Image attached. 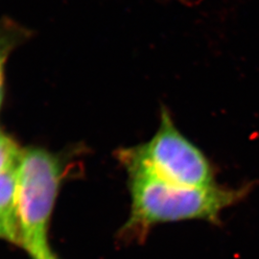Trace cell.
Listing matches in <instances>:
<instances>
[{"instance_id":"1","label":"cell","mask_w":259,"mask_h":259,"mask_svg":"<svg viewBox=\"0 0 259 259\" xmlns=\"http://www.w3.org/2000/svg\"><path fill=\"white\" fill-rule=\"evenodd\" d=\"M129 177L131 213L120 233L127 242L145 241L159 224L198 220L218 225L223 211L241 202L250 188L185 187L142 173Z\"/></svg>"},{"instance_id":"2","label":"cell","mask_w":259,"mask_h":259,"mask_svg":"<svg viewBox=\"0 0 259 259\" xmlns=\"http://www.w3.org/2000/svg\"><path fill=\"white\" fill-rule=\"evenodd\" d=\"M128 173H142L185 187L216 185L215 168L204 152L178 129L170 111H160V123L147 142L118 154Z\"/></svg>"},{"instance_id":"3","label":"cell","mask_w":259,"mask_h":259,"mask_svg":"<svg viewBox=\"0 0 259 259\" xmlns=\"http://www.w3.org/2000/svg\"><path fill=\"white\" fill-rule=\"evenodd\" d=\"M60 159L41 148L23 150L18 167L19 246L31 258L51 251L48 229L62 180Z\"/></svg>"},{"instance_id":"4","label":"cell","mask_w":259,"mask_h":259,"mask_svg":"<svg viewBox=\"0 0 259 259\" xmlns=\"http://www.w3.org/2000/svg\"><path fill=\"white\" fill-rule=\"evenodd\" d=\"M18 168L0 173V226L7 241L19 246Z\"/></svg>"},{"instance_id":"5","label":"cell","mask_w":259,"mask_h":259,"mask_svg":"<svg viewBox=\"0 0 259 259\" xmlns=\"http://www.w3.org/2000/svg\"><path fill=\"white\" fill-rule=\"evenodd\" d=\"M31 37V32L14 19H0V110L4 98L5 66L11 53Z\"/></svg>"},{"instance_id":"6","label":"cell","mask_w":259,"mask_h":259,"mask_svg":"<svg viewBox=\"0 0 259 259\" xmlns=\"http://www.w3.org/2000/svg\"><path fill=\"white\" fill-rule=\"evenodd\" d=\"M22 152L15 140L0 132V173L17 169Z\"/></svg>"},{"instance_id":"7","label":"cell","mask_w":259,"mask_h":259,"mask_svg":"<svg viewBox=\"0 0 259 259\" xmlns=\"http://www.w3.org/2000/svg\"><path fill=\"white\" fill-rule=\"evenodd\" d=\"M31 259H59L57 256H56L55 254H54V252L51 250L50 252H48L47 254H45V255H41V256H37V257H34V258Z\"/></svg>"},{"instance_id":"8","label":"cell","mask_w":259,"mask_h":259,"mask_svg":"<svg viewBox=\"0 0 259 259\" xmlns=\"http://www.w3.org/2000/svg\"><path fill=\"white\" fill-rule=\"evenodd\" d=\"M0 239H3V240L7 241L6 233L4 232V230L1 228V226H0Z\"/></svg>"},{"instance_id":"9","label":"cell","mask_w":259,"mask_h":259,"mask_svg":"<svg viewBox=\"0 0 259 259\" xmlns=\"http://www.w3.org/2000/svg\"><path fill=\"white\" fill-rule=\"evenodd\" d=\"M182 1H184V2H186V3H189V2H192L193 0H182Z\"/></svg>"}]
</instances>
